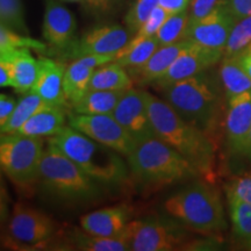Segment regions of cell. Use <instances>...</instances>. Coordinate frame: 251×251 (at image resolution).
I'll list each match as a JSON object with an SVG mask.
<instances>
[{
	"label": "cell",
	"mask_w": 251,
	"mask_h": 251,
	"mask_svg": "<svg viewBox=\"0 0 251 251\" xmlns=\"http://www.w3.org/2000/svg\"><path fill=\"white\" fill-rule=\"evenodd\" d=\"M146 98L156 136L185 157L199 175L211 177L215 165V147L208 134L181 118L165 100L147 91Z\"/></svg>",
	"instance_id": "obj_1"
},
{
	"label": "cell",
	"mask_w": 251,
	"mask_h": 251,
	"mask_svg": "<svg viewBox=\"0 0 251 251\" xmlns=\"http://www.w3.org/2000/svg\"><path fill=\"white\" fill-rule=\"evenodd\" d=\"M48 141L54 143L97 183L120 185L129 179V166L122 159V155L90 139L71 126H65Z\"/></svg>",
	"instance_id": "obj_2"
},
{
	"label": "cell",
	"mask_w": 251,
	"mask_h": 251,
	"mask_svg": "<svg viewBox=\"0 0 251 251\" xmlns=\"http://www.w3.org/2000/svg\"><path fill=\"white\" fill-rule=\"evenodd\" d=\"M130 176L148 187H161L199 176L177 150L157 136L137 142L127 156Z\"/></svg>",
	"instance_id": "obj_3"
},
{
	"label": "cell",
	"mask_w": 251,
	"mask_h": 251,
	"mask_svg": "<svg viewBox=\"0 0 251 251\" xmlns=\"http://www.w3.org/2000/svg\"><path fill=\"white\" fill-rule=\"evenodd\" d=\"M164 209L171 218L198 234L213 235L228 227L219 191L203 181L190 184L168 198Z\"/></svg>",
	"instance_id": "obj_4"
},
{
	"label": "cell",
	"mask_w": 251,
	"mask_h": 251,
	"mask_svg": "<svg viewBox=\"0 0 251 251\" xmlns=\"http://www.w3.org/2000/svg\"><path fill=\"white\" fill-rule=\"evenodd\" d=\"M165 101L187 122L212 133L220 112V96L205 71L165 87Z\"/></svg>",
	"instance_id": "obj_5"
},
{
	"label": "cell",
	"mask_w": 251,
	"mask_h": 251,
	"mask_svg": "<svg viewBox=\"0 0 251 251\" xmlns=\"http://www.w3.org/2000/svg\"><path fill=\"white\" fill-rule=\"evenodd\" d=\"M39 183L50 194L68 201H89L99 194L97 181L49 141L41 162Z\"/></svg>",
	"instance_id": "obj_6"
},
{
	"label": "cell",
	"mask_w": 251,
	"mask_h": 251,
	"mask_svg": "<svg viewBox=\"0 0 251 251\" xmlns=\"http://www.w3.org/2000/svg\"><path fill=\"white\" fill-rule=\"evenodd\" d=\"M45 147L41 137L19 133L1 134L0 165L13 184L29 188L39 181Z\"/></svg>",
	"instance_id": "obj_7"
},
{
	"label": "cell",
	"mask_w": 251,
	"mask_h": 251,
	"mask_svg": "<svg viewBox=\"0 0 251 251\" xmlns=\"http://www.w3.org/2000/svg\"><path fill=\"white\" fill-rule=\"evenodd\" d=\"M126 228L129 235V249L133 251L183 250L190 242L187 228L174 218L150 216L130 221Z\"/></svg>",
	"instance_id": "obj_8"
},
{
	"label": "cell",
	"mask_w": 251,
	"mask_h": 251,
	"mask_svg": "<svg viewBox=\"0 0 251 251\" xmlns=\"http://www.w3.org/2000/svg\"><path fill=\"white\" fill-rule=\"evenodd\" d=\"M69 126L122 156L127 157L136 146V141L112 114L85 115L75 113L69 119Z\"/></svg>",
	"instance_id": "obj_9"
},
{
	"label": "cell",
	"mask_w": 251,
	"mask_h": 251,
	"mask_svg": "<svg viewBox=\"0 0 251 251\" xmlns=\"http://www.w3.org/2000/svg\"><path fill=\"white\" fill-rule=\"evenodd\" d=\"M8 231L12 240L21 246H45L55 236L57 225L46 213L18 202L9 221Z\"/></svg>",
	"instance_id": "obj_10"
},
{
	"label": "cell",
	"mask_w": 251,
	"mask_h": 251,
	"mask_svg": "<svg viewBox=\"0 0 251 251\" xmlns=\"http://www.w3.org/2000/svg\"><path fill=\"white\" fill-rule=\"evenodd\" d=\"M235 19L227 0H221L214 11L205 18L188 23L184 40L224 52Z\"/></svg>",
	"instance_id": "obj_11"
},
{
	"label": "cell",
	"mask_w": 251,
	"mask_h": 251,
	"mask_svg": "<svg viewBox=\"0 0 251 251\" xmlns=\"http://www.w3.org/2000/svg\"><path fill=\"white\" fill-rule=\"evenodd\" d=\"M222 58H224L222 51L205 48L188 41L186 47L181 50L168 71L153 84L161 89H165L171 84L201 74L207 69L218 64Z\"/></svg>",
	"instance_id": "obj_12"
},
{
	"label": "cell",
	"mask_w": 251,
	"mask_h": 251,
	"mask_svg": "<svg viewBox=\"0 0 251 251\" xmlns=\"http://www.w3.org/2000/svg\"><path fill=\"white\" fill-rule=\"evenodd\" d=\"M129 41V30L119 25H105L86 31L65 50L64 54L74 59L86 55L117 54Z\"/></svg>",
	"instance_id": "obj_13"
},
{
	"label": "cell",
	"mask_w": 251,
	"mask_h": 251,
	"mask_svg": "<svg viewBox=\"0 0 251 251\" xmlns=\"http://www.w3.org/2000/svg\"><path fill=\"white\" fill-rule=\"evenodd\" d=\"M112 115L136 143L156 136L150 121L146 91L135 87L126 91Z\"/></svg>",
	"instance_id": "obj_14"
},
{
	"label": "cell",
	"mask_w": 251,
	"mask_h": 251,
	"mask_svg": "<svg viewBox=\"0 0 251 251\" xmlns=\"http://www.w3.org/2000/svg\"><path fill=\"white\" fill-rule=\"evenodd\" d=\"M225 130L229 148L236 155H246L251 129V90L227 100Z\"/></svg>",
	"instance_id": "obj_15"
},
{
	"label": "cell",
	"mask_w": 251,
	"mask_h": 251,
	"mask_svg": "<svg viewBox=\"0 0 251 251\" xmlns=\"http://www.w3.org/2000/svg\"><path fill=\"white\" fill-rule=\"evenodd\" d=\"M76 19L56 0H48L43 18V37L52 49L64 52L76 41Z\"/></svg>",
	"instance_id": "obj_16"
},
{
	"label": "cell",
	"mask_w": 251,
	"mask_h": 251,
	"mask_svg": "<svg viewBox=\"0 0 251 251\" xmlns=\"http://www.w3.org/2000/svg\"><path fill=\"white\" fill-rule=\"evenodd\" d=\"M130 222V208L126 205L109 206L80 218V228L99 237H118Z\"/></svg>",
	"instance_id": "obj_17"
},
{
	"label": "cell",
	"mask_w": 251,
	"mask_h": 251,
	"mask_svg": "<svg viewBox=\"0 0 251 251\" xmlns=\"http://www.w3.org/2000/svg\"><path fill=\"white\" fill-rule=\"evenodd\" d=\"M37 61L39 72L31 91L39 94L41 98L50 105H70L63 89V79L67 67L63 63L48 57H40Z\"/></svg>",
	"instance_id": "obj_18"
},
{
	"label": "cell",
	"mask_w": 251,
	"mask_h": 251,
	"mask_svg": "<svg viewBox=\"0 0 251 251\" xmlns=\"http://www.w3.org/2000/svg\"><path fill=\"white\" fill-rule=\"evenodd\" d=\"M29 50L13 49L0 52V63L8 69L13 89L23 94L30 92L39 72V61L34 58Z\"/></svg>",
	"instance_id": "obj_19"
},
{
	"label": "cell",
	"mask_w": 251,
	"mask_h": 251,
	"mask_svg": "<svg viewBox=\"0 0 251 251\" xmlns=\"http://www.w3.org/2000/svg\"><path fill=\"white\" fill-rule=\"evenodd\" d=\"M187 43V40H181L179 42L172 43V45L159 47L143 65L128 69L131 79L139 85L153 84L168 71V69L171 67L172 63L175 62V59L186 47Z\"/></svg>",
	"instance_id": "obj_20"
},
{
	"label": "cell",
	"mask_w": 251,
	"mask_h": 251,
	"mask_svg": "<svg viewBox=\"0 0 251 251\" xmlns=\"http://www.w3.org/2000/svg\"><path fill=\"white\" fill-rule=\"evenodd\" d=\"M64 106L46 105L25 124L17 133L34 137H52L65 127Z\"/></svg>",
	"instance_id": "obj_21"
},
{
	"label": "cell",
	"mask_w": 251,
	"mask_h": 251,
	"mask_svg": "<svg viewBox=\"0 0 251 251\" xmlns=\"http://www.w3.org/2000/svg\"><path fill=\"white\" fill-rule=\"evenodd\" d=\"M126 91L89 90L71 105L75 113L85 115L112 114Z\"/></svg>",
	"instance_id": "obj_22"
},
{
	"label": "cell",
	"mask_w": 251,
	"mask_h": 251,
	"mask_svg": "<svg viewBox=\"0 0 251 251\" xmlns=\"http://www.w3.org/2000/svg\"><path fill=\"white\" fill-rule=\"evenodd\" d=\"M134 87L129 72L117 62H111L94 70L89 90L127 91Z\"/></svg>",
	"instance_id": "obj_23"
},
{
	"label": "cell",
	"mask_w": 251,
	"mask_h": 251,
	"mask_svg": "<svg viewBox=\"0 0 251 251\" xmlns=\"http://www.w3.org/2000/svg\"><path fill=\"white\" fill-rule=\"evenodd\" d=\"M96 69L87 65L81 58L74 59L65 69L63 89L68 102L72 105L89 91L90 81Z\"/></svg>",
	"instance_id": "obj_24"
},
{
	"label": "cell",
	"mask_w": 251,
	"mask_h": 251,
	"mask_svg": "<svg viewBox=\"0 0 251 251\" xmlns=\"http://www.w3.org/2000/svg\"><path fill=\"white\" fill-rule=\"evenodd\" d=\"M72 249L83 251H125L129 249V236L127 229L118 237H99L87 234L80 228L70 236Z\"/></svg>",
	"instance_id": "obj_25"
},
{
	"label": "cell",
	"mask_w": 251,
	"mask_h": 251,
	"mask_svg": "<svg viewBox=\"0 0 251 251\" xmlns=\"http://www.w3.org/2000/svg\"><path fill=\"white\" fill-rule=\"evenodd\" d=\"M220 78L227 100L251 90V78L243 70L236 57H224L221 59Z\"/></svg>",
	"instance_id": "obj_26"
},
{
	"label": "cell",
	"mask_w": 251,
	"mask_h": 251,
	"mask_svg": "<svg viewBox=\"0 0 251 251\" xmlns=\"http://www.w3.org/2000/svg\"><path fill=\"white\" fill-rule=\"evenodd\" d=\"M159 48L156 37H139L135 36L127 46L117 52L115 61L126 69L137 68L143 65L151 57L153 52Z\"/></svg>",
	"instance_id": "obj_27"
},
{
	"label": "cell",
	"mask_w": 251,
	"mask_h": 251,
	"mask_svg": "<svg viewBox=\"0 0 251 251\" xmlns=\"http://www.w3.org/2000/svg\"><path fill=\"white\" fill-rule=\"evenodd\" d=\"M48 105L39 94L33 91L25 93L17 102L15 109L4 127L0 128L1 134H14L20 129L37 111Z\"/></svg>",
	"instance_id": "obj_28"
},
{
	"label": "cell",
	"mask_w": 251,
	"mask_h": 251,
	"mask_svg": "<svg viewBox=\"0 0 251 251\" xmlns=\"http://www.w3.org/2000/svg\"><path fill=\"white\" fill-rule=\"evenodd\" d=\"M233 234L236 240L251 249V203L228 200Z\"/></svg>",
	"instance_id": "obj_29"
},
{
	"label": "cell",
	"mask_w": 251,
	"mask_h": 251,
	"mask_svg": "<svg viewBox=\"0 0 251 251\" xmlns=\"http://www.w3.org/2000/svg\"><path fill=\"white\" fill-rule=\"evenodd\" d=\"M251 46V17L236 18L229 34L224 57H236Z\"/></svg>",
	"instance_id": "obj_30"
},
{
	"label": "cell",
	"mask_w": 251,
	"mask_h": 251,
	"mask_svg": "<svg viewBox=\"0 0 251 251\" xmlns=\"http://www.w3.org/2000/svg\"><path fill=\"white\" fill-rule=\"evenodd\" d=\"M188 21H190L188 11L169 14V17L166 18L164 24L162 25L155 36L156 40L158 41L159 47L172 45V43L184 40Z\"/></svg>",
	"instance_id": "obj_31"
},
{
	"label": "cell",
	"mask_w": 251,
	"mask_h": 251,
	"mask_svg": "<svg viewBox=\"0 0 251 251\" xmlns=\"http://www.w3.org/2000/svg\"><path fill=\"white\" fill-rule=\"evenodd\" d=\"M0 26L28 35L21 0H0Z\"/></svg>",
	"instance_id": "obj_32"
},
{
	"label": "cell",
	"mask_w": 251,
	"mask_h": 251,
	"mask_svg": "<svg viewBox=\"0 0 251 251\" xmlns=\"http://www.w3.org/2000/svg\"><path fill=\"white\" fill-rule=\"evenodd\" d=\"M13 49H33L39 52H45L47 46L41 41L31 39L26 34L0 26V52Z\"/></svg>",
	"instance_id": "obj_33"
},
{
	"label": "cell",
	"mask_w": 251,
	"mask_h": 251,
	"mask_svg": "<svg viewBox=\"0 0 251 251\" xmlns=\"http://www.w3.org/2000/svg\"><path fill=\"white\" fill-rule=\"evenodd\" d=\"M159 5V0H136L131 6L125 18L128 30L130 33H137L141 26L151 14V12Z\"/></svg>",
	"instance_id": "obj_34"
},
{
	"label": "cell",
	"mask_w": 251,
	"mask_h": 251,
	"mask_svg": "<svg viewBox=\"0 0 251 251\" xmlns=\"http://www.w3.org/2000/svg\"><path fill=\"white\" fill-rule=\"evenodd\" d=\"M228 200H240L251 203V172L237 176L226 185Z\"/></svg>",
	"instance_id": "obj_35"
},
{
	"label": "cell",
	"mask_w": 251,
	"mask_h": 251,
	"mask_svg": "<svg viewBox=\"0 0 251 251\" xmlns=\"http://www.w3.org/2000/svg\"><path fill=\"white\" fill-rule=\"evenodd\" d=\"M169 17V13L165 11L162 6H157V7L151 12V14L147 18V20L144 21V24L141 26V28L137 30L136 35L139 37H153L156 36L157 31L159 30V28L166 18Z\"/></svg>",
	"instance_id": "obj_36"
},
{
	"label": "cell",
	"mask_w": 251,
	"mask_h": 251,
	"mask_svg": "<svg viewBox=\"0 0 251 251\" xmlns=\"http://www.w3.org/2000/svg\"><path fill=\"white\" fill-rule=\"evenodd\" d=\"M220 1L221 0H191L190 9H188V17H190L188 23L205 18L214 11Z\"/></svg>",
	"instance_id": "obj_37"
},
{
	"label": "cell",
	"mask_w": 251,
	"mask_h": 251,
	"mask_svg": "<svg viewBox=\"0 0 251 251\" xmlns=\"http://www.w3.org/2000/svg\"><path fill=\"white\" fill-rule=\"evenodd\" d=\"M17 102L13 97L4 93L0 94V128L7 124L9 118L13 114Z\"/></svg>",
	"instance_id": "obj_38"
},
{
	"label": "cell",
	"mask_w": 251,
	"mask_h": 251,
	"mask_svg": "<svg viewBox=\"0 0 251 251\" xmlns=\"http://www.w3.org/2000/svg\"><path fill=\"white\" fill-rule=\"evenodd\" d=\"M231 13L236 18L251 17V0H227Z\"/></svg>",
	"instance_id": "obj_39"
},
{
	"label": "cell",
	"mask_w": 251,
	"mask_h": 251,
	"mask_svg": "<svg viewBox=\"0 0 251 251\" xmlns=\"http://www.w3.org/2000/svg\"><path fill=\"white\" fill-rule=\"evenodd\" d=\"M190 4L191 0H159V6H162L169 14H176L187 11Z\"/></svg>",
	"instance_id": "obj_40"
},
{
	"label": "cell",
	"mask_w": 251,
	"mask_h": 251,
	"mask_svg": "<svg viewBox=\"0 0 251 251\" xmlns=\"http://www.w3.org/2000/svg\"><path fill=\"white\" fill-rule=\"evenodd\" d=\"M238 63L241 64V67L243 68V70L249 75L251 78V46L244 50L243 52H241L240 55L236 56Z\"/></svg>",
	"instance_id": "obj_41"
},
{
	"label": "cell",
	"mask_w": 251,
	"mask_h": 251,
	"mask_svg": "<svg viewBox=\"0 0 251 251\" xmlns=\"http://www.w3.org/2000/svg\"><path fill=\"white\" fill-rule=\"evenodd\" d=\"M0 86L1 87H13L12 77L8 69L0 63Z\"/></svg>",
	"instance_id": "obj_42"
},
{
	"label": "cell",
	"mask_w": 251,
	"mask_h": 251,
	"mask_svg": "<svg viewBox=\"0 0 251 251\" xmlns=\"http://www.w3.org/2000/svg\"><path fill=\"white\" fill-rule=\"evenodd\" d=\"M113 0H84V4H85L89 8L92 9H103L111 4Z\"/></svg>",
	"instance_id": "obj_43"
},
{
	"label": "cell",
	"mask_w": 251,
	"mask_h": 251,
	"mask_svg": "<svg viewBox=\"0 0 251 251\" xmlns=\"http://www.w3.org/2000/svg\"><path fill=\"white\" fill-rule=\"evenodd\" d=\"M247 156L249 157V159L251 161V129L249 133V140H248V148H247Z\"/></svg>",
	"instance_id": "obj_44"
},
{
	"label": "cell",
	"mask_w": 251,
	"mask_h": 251,
	"mask_svg": "<svg viewBox=\"0 0 251 251\" xmlns=\"http://www.w3.org/2000/svg\"><path fill=\"white\" fill-rule=\"evenodd\" d=\"M62 1H68V2H81L84 0H62Z\"/></svg>",
	"instance_id": "obj_45"
}]
</instances>
